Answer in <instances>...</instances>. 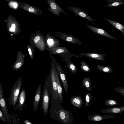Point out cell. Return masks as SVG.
Returning <instances> with one entry per match:
<instances>
[{"mask_svg": "<svg viewBox=\"0 0 124 124\" xmlns=\"http://www.w3.org/2000/svg\"><path fill=\"white\" fill-rule=\"evenodd\" d=\"M49 115L52 119L63 124H71L73 122L71 111L65 109L58 101H51Z\"/></svg>", "mask_w": 124, "mask_h": 124, "instance_id": "6da1fadb", "label": "cell"}, {"mask_svg": "<svg viewBox=\"0 0 124 124\" xmlns=\"http://www.w3.org/2000/svg\"><path fill=\"white\" fill-rule=\"evenodd\" d=\"M45 83L41 93V104L39 108L41 114L45 118L48 113L50 99V89L47 79L44 80Z\"/></svg>", "mask_w": 124, "mask_h": 124, "instance_id": "7a4b0ae2", "label": "cell"}, {"mask_svg": "<svg viewBox=\"0 0 124 124\" xmlns=\"http://www.w3.org/2000/svg\"><path fill=\"white\" fill-rule=\"evenodd\" d=\"M56 69L54 66H51L49 76L46 78L48 82L50 89V99L54 102L58 101L57 84L55 76Z\"/></svg>", "mask_w": 124, "mask_h": 124, "instance_id": "3957f363", "label": "cell"}, {"mask_svg": "<svg viewBox=\"0 0 124 124\" xmlns=\"http://www.w3.org/2000/svg\"><path fill=\"white\" fill-rule=\"evenodd\" d=\"M23 80L22 78L20 77L15 82L11 89L10 94L8 99L9 105L12 107H15L19 96Z\"/></svg>", "mask_w": 124, "mask_h": 124, "instance_id": "277c9868", "label": "cell"}, {"mask_svg": "<svg viewBox=\"0 0 124 124\" xmlns=\"http://www.w3.org/2000/svg\"><path fill=\"white\" fill-rule=\"evenodd\" d=\"M30 42V45L35 46L42 52H44L46 47V38L39 31L31 35Z\"/></svg>", "mask_w": 124, "mask_h": 124, "instance_id": "5b68a950", "label": "cell"}, {"mask_svg": "<svg viewBox=\"0 0 124 124\" xmlns=\"http://www.w3.org/2000/svg\"><path fill=\"white\" fill-rule=\"evenodd\" d=\"M4 95L2 86L0 82V107L8 122L11 124V116L9 113L6 103Z\"/></svg>", "mask_w": 124, "mask_h": 124, "instance_id": "8992f818", "label": "cell"}, {"mask_svg": "<svg viewBox=\"0 0 124 124\" xmlns=\"http://www.w3.org/2000/svg\"><path fill=\"white\" fill-rule=\"evenodd\" d=\"M56 69L59 77L63 85L64 89L66 94L69 92L68 84L67 81L66 74L63 70L61 66L57 64L56 66Z\"/></svg>", "mask_w": 124, "mask_h": 124, "instance_id": "52a82bcc", "label": "cell"}, {"mask_svg": "<svg viewBox=\"0 0 124 124\" xmlns=\"http://www.w3.org/2000/svg\"><path fill=\"white\" fill-rule=\"evenodd\" d=\"M49 8L48 10L54 14L60 16V13H63L68 15L56 3L54 0H47Z\"/></svg>", "mask_w": 124, "mask_h": 124, "instance_id": "ba28073f", "label": "cell"}, {"mask_svg": "<svg viewBox=\"0 0 124 124\" xmlns=\"http://www.w3.org/2000/svg\"><path fill=\"white\" fill-rule=\"evenodd\" d=\"M55 33L56 36L65 41L75 45H81L82 44L79 39L72 35L62 32H56Z\"/></svg>", "mask_w": 124, "mask_h": 124, "instance_id": "9c48e42d", "label": "cell"}, {"mask_svg": "<svg viewBox=\"0 0 124 124\" xmlns=\"http://www.w3.org/2000/svg\"><path fill=\"white\" fill-rule=\"evenodd\" d=\"M68 9L73 12L78 16L87 20L93 24H95L92 21H95L80 8L77 7H70Z\"/></svg>", "mask_w": 124, "mask_h": 124, "instance_id": "30bf717a", "label": "cell"}, {"mask_svg": "<svg viewBox=\"0 0 124 124\" xmlns=\"http://www.w3.org/2000/svg\"><path fill=\"white\" fill-rule=\"evenodd\" d=\"M46 38V46L48 50L59 46L60 44L58 40L54 36L47 33Z\"/></svg>", "mask_w": 124, "mask_h": 124, "instance_id": "8fae6325", "label": "cell"}, {"mask_svg": "<svg viewBox=\"0 0 124 124\" xmlns=\"http://www.w3.org/2000/svg\"><path fill=\"white\" fill-rule=\"evenodd\" d=\"M26 98V91L23 89L20 93L18 98L15 107V110H18L22 111L23 109Z\"/></svg>", "mask_w": 124, "mask_h": 124, "instance_id": "7c38bea8", "label": "cell"}, {"mask_svg": "<svg viewBox=\"0 0 124 124\" xmlns=\"http://www.w3.org/2000/svg\"><path fill=\"white\" fill-rule=\"evenodd\" d=\"M42 84H40L38 86L35 93L33 102L32 110L35 112L38 109L41 95Z\"/></svg>", "mask_w": 124, "mask_h": 124, "instance_id": "4fadbf2b", "label": "cell"}, {"mask_svg": "<svg viewBox=\"0 0 124 124\" xmlns=\"http://www.w3.org/2000/svg\"><path fill=\"white\" fill-rule=\"evenodd\" d=\"M116 116L112 114L104 115L99 114H95L88 115L87 119L91 121L96 122L100 121L105 119L113 118Z\"/></svg>", "mask_w": 124, "mask_h": 124, "instance_id": "5bb4252c", "label": "cell"}, {"mask_svg": "<svg viewBox=\"0 0 124 124\" xmlns=\"http://www.w3.org/2000/svg\"><path fill=\"white\" fill-rule=\"evenodd\" d=\"M20 3L21 7L28 12L39 15L42 14V11L36 7L24 3Z\"/></svg>", "mask_w": 124, "mask_h": 124, "instance_id": "9a60e30c", "label": "cell"}, {"mask_svg": "<svg viewBox=\"0 0 124 124\" xmlns=\"http://www.w3.org/2000/svg\"><path fill=\"white\" fill-rule=\"evenodd\" d=\"M86 25L89 29L97 34L110 39L116 40L115 37L110 35L102 29L96 28L88 24H86Z\"/></svg>", "mask_w": 124, "mask_h": 124, "instance_id": "2e32d148", "label": "cell"}, {"mask_svg": "<svg viewBox=\"0 0 124 124\" xmlns=\"http://www.w3.org/2000/svg\"><path fill=\"white\" fill-rule=\"evenodd\" d=\"M81 57H88L93 59L103 61L105 60V54H101L95 53H81L79 54Z\"/></svg>", "mask_w": 124, "mask_h": 124, "instance_id": "e0dca14e", "label": "cell"}, {"mask_svg": "<svg viewBox=\"0 0 124 124\" xmlns=\"http://www.w3.org/2000/svg\"><path fill=\"white\" fill-rule=\"evenodd\" d=\"M124 112V106H119L108 108L101 110L100 112L102 113L113 114H120Z\"/></svg>", "mask_w": 124, "mask_h": 124, "instance_id": "ac0fdd59", "label": "cell"}, {"mask_svg": "<svg viewBox=\"0 0 124 124\" xmlns=\"http://www.w3.org/2000/svg\"><path fill=\"white\" fill-rule=\"evenodd\" d=\"M71 104L75 107L81 108L83 104V101L81 97L79 95L72 96L70 99Z\"/></svg>", "mask_w": 124, "mask_h": 124, "instance_id": "d6986e66", "label": "cell"}, {"mask_svg": "<svg viewBox=\"0 0 124 124\" xmlns=\"http://www.w3.org/2000/svg\"><path fill=\"white\" fill-rule=\"evenodd\" d=\"M55 76L57 84V92L59 97L58 102L61 104H62L63 101V100L62 89L58 73L56 69L55 70Z\"/></svg>", "mask_w": 124, "mask_h": 124, "instance_id": "ffe728a7", "label": "cell"}, {"mask_svg": "<svg viewBox=\"0 0 124 124\" xmlns=\"http://www.w3.org/2000/svg\"><path fill=\"white\" fill-rule=\"evenodd\" d=\"M49 51L51 55L65 53L69 52L68 49L64 47L58 46Z\"/></svg>", "mask_w": 124, "mask_h": 124, "instance_id": "44dd1931", "label": "cell"}, {"mask_svg": "<svg viewBox=\"0 0 124 124\" xmlns=\"http://www.w3.org/2000/svg\"><path fill=\"white\" fill-rule=\"evenodd\" d=\"M104 19L108 22L114 27L121 31L124 36V26L121 24L113 20L104 18Z\"/></svg>", "mask_w": 124, "mask_h": 124, "instance_id": "7402d4cb", "label": "cell"}, {"mask_svg": "<svg viewBox=\"0 0 124 124\" xmlns=\"http://www.w3.org/2000/svg\"><path fill=\"white\" fill-rule=\"evenodd\" d=\"M82 83L84 86L88 91H92V84L90 78L87 77L84 78L82 81Z\"/></svg>", "mask_w": 124, "mask_h": 124, "instance_id": "603a6c76", "label": "cell"}, {"mask_svg": "<svg viewBox=\"0 0 124 124\" xmlns=\"http://www.w3.org/2000/svg\"><path fill=\"white\" fill-rule=\"evenodd\" d=\"M97 68L100 71L102 72L111 73L113 72L111 68L109 66H104L99 64L97 65Z\"/></svg>", "mask_w": 124, "mask_h": 124, "instance_id": "cb8c5ba5", "label": "cell"}, {"mask_svg": "<svg viewBox=\"0 0 124 124\" xmlns=\"http://www.w3.org/2000/svg\"><path fill=\"white\" fill-rule=\"evenodd\" d=\"M85 107H87L90 105L91 103L93 98V96L91 93H86L85 95Z\"/></svg>", "mask_w": 124, "mask_h": 124, "instance_id": "d4e9b609", "label": "cell"}, {"mask_svg": "<svg viewBox=\"0 0 124 124\" xmlns=\"http://www.w3.org/2000/svg\"><path fill=\"white\" fill-rule=\"evenodd\" d=\"M17 23L15 21H12L8 25V31L12 33H15L16 30H17V28H18L17 27Z\"/></svg>", "mask_w": 124, "mask_h": 124, "instance_id": "484cf974", "label": "cell"}, {"mask_svg": "<svg viewBox=\"0 0 124 124\" xmlns=\"http://www.w3.org/2000/svg\"><path fill=\"white\" fill-rule=\"evenodd\" d=\"M80 69L82 71L84 72H89L91 70L87 64L84 61L80 62Z\"/></svg>", "mask_w": 124, "mask_h": 124, "instance_id": "4316f807", "label": "cell"}, {"mask_svg": "<svg viewBox=\"0 0 124 124\" xmlns=\"http://www.w3.org/2000/svg\"><path fill=\"white\" fill-rule=\"evenodd\" d=\"M105 105L107 106H112L118 105V103L113 99H108L104 102Z\"/></svg>", "mask_w": 124, "mask_h": 124, "instance_id": "83f0119b", "label": "cell"}, {"mask_svg": "<svg viewBox=\"0 0 124 124\" xmlns=\"http://www.w3.org/2000/svg\"><path fill=\"white\" fill-rule=\"evenodd\" d=\"M35 47L31 45H28L27 48L28 52L31 60L33 58V56L34 54V49Z\"/></svg>", "mask_w": 124, "mask_h": 124, "instance_id": "f1b7e54d", "label": "cell"}, {"mask_svg": "<svg viewBox=\"0 0 124 124\" xmlns=\"http://www.w3.org/2000/svg\"><path fill=\"white\" fill-rule=\"evenodd\" d=\"M67 66L71 71L73 74H75L78 71L77 67L71 62L67 64Z\"/></svg>", "mask_w": 124, "mask_h": 124, "instance_id": "f546056e", "label": "cell"}, {"mask_svg": "<svg viewBox=\"0 0 124 124\" xmlns=\"http://www.w3.org/2000/svg\"><path fill=\"white\" fill-rule=\"evenodd\" d=\"M124 4V2L117 1L113 2L111 3L108 4L107 7H108L114 8Z\"/></svg>", "mask_w": 124, "mask_h": 124, "instance_id": "4dcf8cb0", "label": "cell"}, {"mask_svg": "<svg viewBox=\"0 0 124 124\" xmlns=\"http://www.w3.org/2000/svg\"><path fill=\"white\" fill-rule=\"evenodd\" d=\"M114 90L124 96V87H118L113 89Z\"/></svg>", "mask_w": 124, "mask_h": 124, "instance_id": "1f68e13d", "label": "cell"}, {"mask_svg": "<svg viewBox=\"0 0 124 124\" xmlns=\"http://www.w3.org/2000/svg\"><path fill=\"white\" fill-rule=\"evenodd\" d=\"M0 119L3 122L7 123L8 121L0 108Z\"/></svg>", "mask_w": 124, "mask_h": 124, "instance_id": "d6a6232c", "label": "cell"}, {"mask_svg": "<svg viewBox=\"0 0 124 124\" xmlns=\"http://www.w3.org/2000/svg\"><path fill=\"white\" fill-rule=\"evenodd\" d=\"M9 4L11 7L14 9L17 8L18 6L17 3L15 2H11L9 3Z\"/></svg>", "mask_w": 124, "mask_h": 124, "instance_id": "836d02e7", "label": "cell"}, {"mask_svg": "<svg viewBox=\"0 0 124 124\" xmlns=\"http://www.w3.org/2000/svg\"><path fill=\"white\" fill-rule=\"evenodd\" d=\"M124 0H105L108 4L111 3L113 2L117 1H123Z\"/></svg>", "mask_w": 124, "mask_h": 124, "instance_id": "e575fe53", "label": "cell"}, {"mask_svg": "<svg viewBox=\"0 0 124 124\" xmlns=\"http://www.w3.org/2000/svg\"><path fill=\"white\" fill-rule=\"evenodd\" d=\"M23 123L26 124H32L30 122L29 120H26L24 121Z\"/></svg>", "mask_w": 124, "mask_h": 124, "instance_id": "d590c367", "label": "cell"}, {"mask_svg": "<svg viewBox=\"0 0 124 124\" xmlns=\"http://www.w3.org/2000/svg\"><path fill=\"white\" fill-rule=\"evenodd\" d=\"M7 0L8 1L9 0Z\"/></svg>", "mask_w": 124, "mask_h": 124, "instance_id": "8d00e7d4", "label": "cell"}]
</instances>
